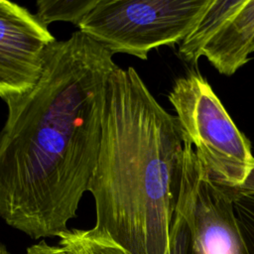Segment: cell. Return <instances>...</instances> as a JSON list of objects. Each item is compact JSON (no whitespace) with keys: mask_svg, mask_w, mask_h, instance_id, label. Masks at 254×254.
<instances>
[{"mask_svg":"<svg viewBox=\"0 0 254 254\" xmlns=\"http://www.w3.org/2000/svg\"><path fill=\"white\" fill-rule=\"evenodd\" d=\"M57 42L27 8L0 0V97L6 103L37 84Z\"/></svg>","mask_w":254,"mask_h":254,"instance_id":"8992f818","label":"cell"},{"mask_svg":"<svg viewBox=\"0 0 254 254\" xmlns=\"http://www.w3.org/2000/svg\"><path fill=\"white\" fill-rule=\"evenodd\" d=\"M0 254H10V252L7 250V248L0 242Z\"/></svg>","mask_w":254,"mask_h":254,"instance_id":"9a60e30c","label":"cell"},{"mask_svg":"<svg viewBox=\"0 0 254 254\" xmlns=\"http://www.w3.org/2000/svg\"><path fill=\"white\" fill-rule=\"evenodd\" d=\"M254 53V40H253V43H252V46H251V54Z\"/></svg>","mask_w":254,"mask_h":254,"instance_id":"2e32d148","label":"cell"},{"mask_svg":"<svg viewBox=\"0 0 254 254\" xmlns=\"http://www.w3.org/2000/svg\"><path fill=\"white\" fill-rule=\"evenodd\" d=\"M238 227L248 251L254 254V193H239L228 189Z\"/></svg>","mask_w":254,"mask_h":254,"instance_id":"8fae6325","label":"cell"},{"mask_svg":"<svg viewBox=\"0 0 254 254\" xmlns=\"http://www.w3.org/2000/svg\"><path fill=\"white\" fill-rule=\"evenodd\" d=\"M26 254H65V252L59 245L53 246L43 240L30 246L27 249Z\"/></svg>","mask_w":254,"mask_h":254,"instance_id":"4fadbf2b","label":"cell"},{"mask_svg":"<svg viewBox=\"0 0 254 254\" xmlns=\"http://www.w3.org/2000/svg\"><path fill=\"white\" fill-rule=\"evenodd\" d=\"M65 254H129L108 237L91 229H67L59 236Z\"/></svg>","mask_w":254,"mask_h":254,"instance_id":"9c48e42d","label":"cell"},{"mask_svg":"<svg viewBox=\"0 0 254 254\" xmlns=\"http://www.w3.org/2000/svg\"><path fill=\"white\" fill-rule=\"evenodd\" d=\"M167 254H189L188 232L183 220L174 215Z\"/></svg>","mask_w":254,"mask_h":254,"instance_id":"7c38bea8","label":"cell"},{"mask_svg":"<svg viewBox=\"0 0 254 254\" xmlns=\"http://www.w3.org/2000/svg\"><path fill=\"white\" fill-rule=\"evenodd\" d=\"M233 190L239 193H254V169L251 171L244 184L237 189H233Z\"/></svg>","mask_w":254,"mask_h":254,"instance_id":"5bb4252c","label":"cell"},{"mask_svg":"<svg viewBox=\"0 0 254 254\" xmlns=\"http://www.w3.org/2000/svg\"><path fill=\"white\" fill-rule=\"evenodd\" d=\"M245 3L246 0H212L193 30L179 44V57L195 66L205 45Z\"/></svg>","mask_w":254,"mask_h":254,"instance_id":"ba28073f","label":"cell"},{"mask_svg":"<svg viewBox=\"0 0 254 254\" xmlns=\"http://www.w3.org/2000/svg\"><path fill=\"white\" fill-rule=\"evenodd\" d=\"M253 40L254 0H246L242 9L205 45L201 57H205L219 73L230 76L250 61Z\"/></svg>","mask_w":254,"mask_h":254,"instance_id":"52a82bcc","label":"cell"},{"mask_svg":"<svg viewBox=\"0 0 254 254\" xmlns=\"http://www.w3.org/2000/svg\"><path fill=\"white\" fill-rule=\"evenodd\" d=\"M98 0H38L37 18L48 27L56 21L69 22L76 27Z\"/></svg>","mask_w":254,"mask_h":254,"instance_id":"30bf717a","label":"cell"},{"mask_svg":"<svg viewBox=\"0 0 254 254\" xmlns=\"http://www.w3.org/2000/svg\"><path fill=\"white\" fill-rule=\"evenodd\" d=\"M212 0H98L78 25L81 33L113 55L141 60L161 46L180 44Z\"/></svg>","mask_w":254,"mask_h":254,"instance_id":"277c9868","label":"cell"},{"mask_svg":"<svg viewBox=\"0 0 254 254\" xmlns=\"http://www.w3.org/2000/svg\"><path fill=\"white\" fill-rule=\"evenodd\" d=\"M185 134L132 66L105 85L102 137L87 190L93 230L129 254H167L181 189Z\"/></svg>","mask_w":254,"mask_h":254,"instance_id":"7a4b0ae2","label":"cell"},{"mask_svg":"<svg viewBox=\"0 0 254 254\" xmlns=\"http://www.w3.org/2000/svg\"><path fill=\"white\" fill-rule=\"evenodd\" d=\"M113 54L80 31L51 49L41 78L8 101L0 130V217L32 239L76 216L102 137Z\"/></svg>","mask_w":254,"mask_h":254,"instance_id":"6da1fadb","label":"cell"},{"mask_svg":"<svg viewBox=\"0 0 254 254\" xmlns=\"http://www.w3.org/2000/svg\"><path fill=\"white\" fill-rule=\"evenodd\" d=\"M175 215L186 225L189 254H248L228 189L211 179L187 140Z\"/></svg>","mask_w":254,"mask_h":254,"instance_id":"5b68a950","label":"cell"},{"mask_svg":"<svg viewBox=\"0 0 254 254\" xmlns=\"http://www.w3.org/2000/svg\"><path fill=\"white\" fill-rule=\"evenodd\" d=\"M185 134L211 179L226 189L241 187L254 169L248 138L197 69L177 78L169 92Z\"/></svg>","mask_w":254,"mask_h":254,"instance_id":"3957f363","label":"cell"}]
</instances>
